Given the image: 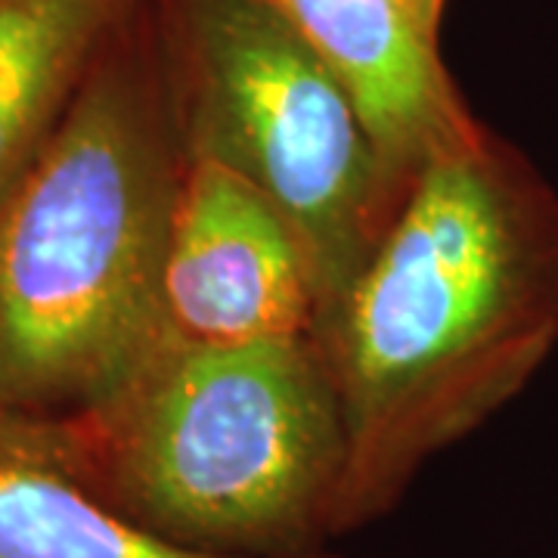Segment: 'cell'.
Masks as SVG:
<instances>
[{"label":"cell","mask_w":558,"mask_h":558,"mask_svg":"<svg viewBox=\"0 0 558 558\" xmlns=\"http://www.w3.org/2000/svg\"><path fill=\"white\" fill-rule=\"evenodd\" d=\"M400 3L407 7V13H410L432 38H438L440 20H444V3H447V0H400Z\"/></svg>","instance_id":"cell-9"},{"label":"cell","mask_w":558,"mask_h":558,"mask_svg":"<svg viewBox=\"0 0 558 558\" xmlns=\"http://www.w3.org/2000/svg\"><path fill=\"white\" fill-rule=\"evenodd\" d=\"M556 344L558 196L487 131L407 186L319 332L344 425L332 539L385 519Z\"/></svg>","instance_id":"cell-1"},{"label":"cell","mask_w":558,"mask_h":558,"mask_svg":"<svg viewBox=\"0 0 558 558\" xmlns=\"http://www.w3.org/2000/svg\"><path fill=\"white\" fill-rule=\"evenodd\" d=\"M180 149L248 180L295 230L326 326L400 196L339 78L267 0H146Z\"/></svg>","instance_id":"cell-4"},{"label":"cell","mask_w":558,"mask_h":558,"mask_svg":"<svg viewBox=\"0 0 558 558\" xmlns=\"http://www.w3.org/2000/svg\"><path fill=\"white\" fill-rule=\"evenodd\" d=\"M140 0H0V202Z\"/></svg>","instance_id":"cell-7"},{"label":"cell","mask_w":558,"mask_h":558,"mask_svg":"<svg viewBox=\"0 0 558 558\" xmlns=\"http://www.w3.org/2000/svg\"><path fill=\"white\" fill-rule=\"evenodd\" d=\"M323 307L295 230L218 161L186 159L161 274V336L190 344L317 339Z\"/></svg>","instance_id":"cell-5"},{"label":"cell","mask_w":558,"mask_h":558,"mask_svg":"<svg viewBox=\"0 0 558 558\" xmlns=\"http://www.w3.org/2000/svg\"><path fill=\"white\" fill-rule=\"evenodd\" d=\"M183 149L140 0L0 202V410L62 416L161 339Z\"/></svg>","instance_id":"cell-2"},{"label":"cell","mask_w":558,"mask_h":558,"mask_svg":"<svg viewBox=\"0 0 558 558\" xmlns=\"http://www.w3.org/2000/svg\"><path fill=\"white\" fill-rule=\"evenodd\" d=\"M38 418L94 497L159 537L230 558L329 553L344 425L317 339L161 336L102 398Z\"/></svg>","instance_id":"cell-3"},{"label":"cell","mask_w":558,"mask_h":558,"mask_svg":"<svg viewBox=\"0 0 558 558\" xmlns=\"http://www.w3.org/2000/svg\"><path fill=\"white\" fill-rule=\"evenodd\" d=\"M0 558L230 556L186 549L112 512L69 472L38 416L0 410Z\"/></svg>","instance_id":"cell-8"},{"label":"cell","mask_w":558,"mask_h":558,"mask_svg":"<svg viewBox=\"0 0 558 558\" xmlns=\"http://www.w3.org/2000/svg\"><path fill=\"white\" fill-rule=\"evenodd\" d=\"M267 3L348 90L400 196L428 165L487 134L440 62L438 38L400 0Z\"/></svg>","instance_id":"cell-6"}]
</instances>
